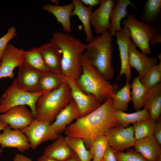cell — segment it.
<instances>
[{
    "mask_svg": "<svg viewBox=\"0 0 161 161\" xmlns=\"http://www.w3.org/2000/svg\"><path fill=\"white\" fill-rule=\"evenodd\" d=\"M153 136L158 143L161 145V118L156 122L154 131Z\"/></svg>",
    "mask_w": 161,
    "mask_h": 161,
    "instance_id": "obj_39",
    "label": "cell"
},
{
    "mask_svg": "<svg viewBox=\"0 0 161 161\" xmlns=\"http://www.w3.org/2000/svg\"><path fill=\"white\" fill-rule=\"evenodd\" d=\"M82 72L75 82L78 87L87 94L95 96L101 103L109 98L113 99L119 87L104 79L84 58L80 59Z\"/></svg>",
    "mask_w": 161,
    "mask_h": 161,
    "instance_id": "obj_4",
    "label": "cell"
},
{
    "mask_svg": "<svg viewBox=\"0 0 161 161\" xmlns=\"http://www.w3.org/2000/svg\"><path fill=\"white\" fill-rule=\"evenodd\" d=\"M92 161H100L97 160L95 159H93Z\"/></svg>",
    "mask_w": 161,
    "mask_h": 161,
    "instance_id": "obj_46",
    "label": "cell"
},
{
    "mask_svg": "<svg viewBox=\"0 0 161 161\" xmlns=\"http://www.w3.org/2000/svg\"><path fill=\"white\" fill-rule=\"evenodd\" d=\"M65 139L69 146L80 161H91L93 159V155L92 151L86 148L82 139L69 136H66Z\"/></svg>",
    "mask_w": 161,
    "mask_h": 161,
    "instance_id": "obj_29",
    "label": "cell"
},
{
    "mask_svg": "<svg viewBox=\"0 0 161 161\" xmlns=\"http://www.w3.org/2000/svg\"><path fill=\"white\" fill-rule=\"evenodd\" d=\"M50 41L57 44L61 50V73L66 78L75 81L82 72L80 59L86 44L65 32H55Z\"/></svg>",
    "mask_w": 161,
    "mask_h": 161,
    "instance_id": "obj_2",
    "label": "cell"
},
{
    "mask_svg": "<svg viewBox=\"0 0 161 161\" xmlns=\"http://www.w3.org/2000/svg\"><path fill=\"white\" fill-rule=\"evenodd\" d=\"M1 59L0 58V66L1 64Z\"/></svg>",
    "mask_w": 161,
    "mask_h": 161,
    "instance_id": "obj_47",
    "label": "cell"
},
{
    "mask_svg": "<svg viewBox=\"0 0 161 161\" xmlns=\"http://www.w3.org/2000/svg\"><path fill=\"white\" fill-rule=\"evenodd\" d=\"M16 27H12L8 30L6 33L0 38V58L1 59L4 52L9 41L17 35Z\"/></svg>",
    "mask_w": 161,
    "mask_h": 161,
    "instance_id": "obj_37",
    "label": "cell"
},
{
    "mask_svg": "<svg viewBox=\"0 0 161 161\" xmlns=\"http://www.w3.org/2000/svg\"><path fill=\"white\" fill-rule=\"evenodd\" d=\"M161 9V0H147L140 15V21L150 25L156 21Z\"/></svg>",
    "mask_w": 161,
    "mask_h": 161,
    "instance_id": "obj_31",
    "label": "cell"
},
{
    "mask_svg": "<svg viewBox=\"0 0 161 161\" xmlns=\"http://www.w3.org/2000/svg\"><path fill=\"white\" fill-rule=\"evenodd\" d=\"M66 77L61 73L50 72L41 74L40 91L49 92L59 87Z\"/></svg>",
    "mask_w": 161,
    "mask_h": 161,
    "instance_id": "obj_30",
    "label": "cell"
},
{
    "mask_svg": "<svg viewBox=\"0 0 161 161\" xmlns=\"http://www.w3.org/2000/svg\"><path fill=\"white\" fill-rule=\"evenodd\" d=\"M129 6L137 9L130 0H117V4L112 10L110 17L111 27L109 31L112 37L115 35L117 32L122 29L120 21L128 14L127 8Z\"/></svg>",
    "mask_w": 161,
    "mask_h": 161,
    "instance_id": "obj_25",
    "label": "cell"
},
{
    "mask_svg": "<svg viewBox=\"0 0 161 161\" xmlns=\"http://www.w3.org/2000/svg\"><path fill=\"white\" fill-rule=\"evenodd\" d=\"M123 27L130 31L132 43L141 50V52L148 55L151 53L150 43L155 37L160 29L146 24L137 20L135 16L128 14L126 19L122 21Z\"/></svg>",
    "mask_w": 161,
    "mask_h": 161,
    "instance_id": "obj_7",
    "label": "cell"
},
{
    "mask_svg": "<svg viewBox=\"0 0 161 161\" xmlns=\"http://www.w3.org/2000/svg\"><path fill=\"white\" fill-rule=\"evenodd\" d=\"M65 81L70 87L72 98L79 110L81 117L90 113L101 105V103L95 96L86 94L82 91L75 81L66 78Z\"/></svg>",
    "mask_w": 161,
    "mask_h": 161,
    "instance_id": "obj_13",
    "label": "cell"
},
{
    "mask_svg": "<svg viewBox=\"0 0 161 161\" xmlns=\"http://www.w3.org/2000/svg\"><path fill=\"white\" fill-rule=\"evenodd\" d=\"M52 1L54 3H55V5H58V3H59V1L58 0H54V1Z\"/></svg>",
    "mask_w": 161,
    "mask_h": 161,
    "instance_id": "obj_45",
    "label": "cell"
},
{
    "mask_svg": "<svg viewBox=\"0 0 161 161\" xmlns=\"http://www.w3.org/2000/svg\"><path fill=\"white\" fill-rule=\"evenodd\" d=\"M24 64L40 74L53 72L49 70L46 66L39 47H35L25 51Z\"/></svg>",
    "mask_w": 161,
    "mask_h": 161,
    "instance_id": "obj_26",
    "label": "cell"
},
{
    "mask_svg": "<svg viewBox=\"0 0 161 161\" xmlns=\"http://www.w3.org/2000/svg\"><path fill=\"white\" fill-rule=\"evenodd\" d=\"M0 151L5 148H16L24 152L31 148L27 136L20 130L14 129L9 126L0 134Z\"/></svg>",
    "mask_w": 161,
    "mask_h": 161,
    "instance_id": "obj_15",
    "label": "cell"
},
{
    "mask_svg": "<svg viewBox=\"0 0 161 161\" xmlns=\"http://www.w3.org/2000/svg\"><path fill=\"white\" fill-rule=\"evenodd\" d=\"M131 86L130 82L126 80L124 86L116 93L113 99V105L115 110L123 112L127 111L129 104L131 100Z\"/></svg>",
    "mask_w": 161,
    "mask_h": 161,
    "instance_id": "obj_32",
    "label": "cell"
},
{
    "mask_svg": "<svg viewBox=\"0 0 161 161\" xmlns=\"http://www.w3.org/2000/svg\"><path fill=\"white\" fill-rule=\"evenodd\" d=\"M115 111L112 98L108 99L96 110L68 125L64 133L66 136L82 139L86 147L89 150L91 143L95 138L105 135L109 129L118 125Z\"/></svg>",
    "mask_w": 161,
    "mask_h": 161,
    "instance_id": "obj_1",
    "label": "cell"
},
{
    "mask_svg": "<svg viewBox=\"0 0 161 161\" xmlns=\"http://www.w3.org/2000/svg\"><path fill=\"white\" fill-rule=\"evenodd\" d=\"M25 51L24 49L18 48L12 44H8L1 59L0 79L6 78H14V69L24 64Z\"/></svg>",
    "mask_w": 161,
    "mask_h": 161,
    "instance_id": "obj_10",
    "label": "cell"
},
{
    "mask_svg": "<svg viewBox=\"0 0 161 161\" xmlns=\"http://www.w3.org/2000/svg\"><path fill=\"white\" fill-rule=\"evenodd\" d=\"M37 161H58L50 157L43 154L39 157Z\"/></svg>",
    "mask_w": 161,
    "mask_h": 161,
    "instance_id": "obj_42",
    "label": "cell"
},
{
    "mask_svg": "<svg viewBox=\"0 0 161 161\" xmlns=\"http://www.w3.org/2000/svg\"><path fill=\"white\" fill-rule=\"evenodd\" d=\"M41 74L24 64L18 67L16 78L18 86L21 89L30 92H36L40 90Z\"/></svg>",
    "mask_w": 161,
    "mask_h": 161,
    "instance_id": "obj_17",
    "label": "cell"
},
{
    "mask_svg": "<svg viewBox=\"0 0 161 161\" xmlns=\"http://www.w3.org/2000/svg\"><path fill=\"white\" fill-rule=\"evenodd\" d=\"M153 135L135 141V150L148 161H161V147Z\"/></svg>",
    "mask_w": 161,
    "mask_h": 161,
    "instance_id": "obj_20",
    "label": "cell"
},
{
    "mask_svg": "<svg viewBox=\"0 0 161 161\" xmlns=\"http://www.w3.org/2000/svg\"><path fill=\"white\" fill-rule=\"evenodd\" d=\"M156 123L149 118L134 123L132 127L135 141L153 135Z\"/></svg>",
    "mask_w": 161,
    "mask_h": 161,
    "instance_id": "obj_33",
    "label": "cell"
},
{
    "mask_svg": "<svg viewBox=\"0 0 161 161\" xmlns=\"http://www.w3.org/2000/svg\"><path fill=\"white\" fill-rule=\"evenodd\" d=\"M128 58L130 66L137 71L140 79L149 69L159 63L157 57H149L147 55L140 52L131 41L129 47Z\"/></svg>",
    "mask_w": 161,
    "mask_h": 161,
    "instance_id": "obj_16",
    "label": "cell"
},
{
    "mask_svg": "<svg viewBox=\"0 0 161 161\" xmlns=\"http://www.w3.org/2000/svg\"><path fill=\"white\" fill-rule=\"evenodd\" d=\"M39 48L47 68L52 72L61 73L62 53L58 46L50 41L41 45Z\"/></svg>",
    "mask_w": 161,
    "mask_h": 161,
    "instance_id": "obj_18",
    "label": "cell"
},
{
    "mask_svg": "<svg viewBox=\"0 0 161 161\" xmlns=\"http://www.w3.org/2000/svg\"><path fill=\"white\" fill-rule=\"evenodd\" d=\"M100 2L99 7L92 11L91 18V26L98 35L110 29V16L117 4V0H100Z\"/></svg>",
    "mask_w": 161,
    "mask_h": 161,
    "instance_id": "obj_12",
    "label": "cell"
},
{
    "mask_svg": "<svg viewBox=\"0 0 161 161\" xmlns=\"http://www.w3.org/2000/svg\"><path fill=\"white\" fill-rule=\"evenodd\" d=\"M72 1L74 7L72 13V16H76L82 23L86 36V41L89 42L94 38L91 24V18L93 7L85 6L80 0H72Z\"/></svg>",
    "mask_w": 161,
    "mask_h": 161,
    "instance_id": "obj_24",
    "label": "cell"
},
{
    "mask_svg": "<svg viewBox=\"0 0 161 161\" xmlns=\"http://www.w3.org/2000/svg\"><path fill=\"white\" fill-rule=\"evenodd\" d=\"M159 63L149 69L140 80L146 89L148 90L161 80V54L158 55Z\"/></svg>",
    "mask_w": 161,
    "mask_h": 161,
    "instance_id": "obj_34",
    "label": "cell"
},
{
    "mask_svg": "<svg viewBox=\"0 0 161 161\" xmlns=\"http://www.w3.org/2000/svg\"><path fill=\"white\" fill-rule=\"evenodd\" d=\"M105 135L109 147L115 153L134 146L135 142L132 126L125 128L117 125L109 129Z\"/></svg>",
    "mask_w": 161,
    "mask_h": 161,
    "instance_id": "obj_9",
    "label": "cell"
},
{
    "mask_svg": "<svg viewBox=\"0 0 161 161\" xmlns=\"http://www.w3.org/2000/svg\"><path fill=\"white\" fill-rule=\"evenodd\" d=\"M35 118L31 110L25 105L13 107L0 114V120L12 129L21 130L28 126Z\"/></svg>",
    "mask_w": 161,
    "mask_h": 161,
    "instance_id": "obj_11",
    "label": "cell"
},
{
    "mask_svg": "<svg viewBox=\"0 0 161 161\" xmlns=\"http://www.w3.org/2000/svg\"><path fill=\"white\" fill-rule=\"evenodd\" d=\"M144 108L148 112L150 118L155 121L161 117V83L148 90Z\"/></svg>",
    "mask_w": 161,
    "mask_h": 161,
    "instance_id": "obj_22",
    "label": "cell"
},
{
    "mask_svg": "<svg viewBox=\"0 0 161 161\" xmlns=\"http://www.w3.org/2000/svg\"><path fill=\"white\" fill-rule=\"evenodd\" d=\"M112 37L109 31L98 35L86 44L83 55L85 60L106 80L112 79L114 69L112 66Z\"/></svg>",
    "mask_w": 161,
    "mask_h": 161,
    "instance_id": "obj_3",
    "label": "cell"
},
{
    "mask_svg": "<svg viewBox=\"0 0 161 161\" xmlns=\"http://www.w3.org/2000/svg\"><path fill=\"white\" fill-rule=\"evenodd\" d=\"M101 161H118L115 153L109 147L107 149Z\"/></svg>",
    "mask_w": 161,
    "mask_h": 161,
    "instance_id": "obj_38",
    "label": "cell"
},
{
    "mask_svg": "<svg viewBox=\"0 0 161 161\" xmlns=\"http://www.w3.org/2000/svg\"><path fill=\"white\" fill-rule=\"evenodd\" d=\"M109 147L108 141L105 135H99L95 138L91 142L89 148L93 154V159L101 161Z\"/></svg>",
    "mask_w": 161,
    "mask_h": 161,
    "instance_id": "obj_35",
    "label": "cell"
},
{
    "mask_svg": "<svg viewBox=\"0 0 161 161\" xmlns=\"http://www.w3.org/2000/svg\"><path fill=\"white\" fill-rule=\"evenodd\" d=\"M20 130L28 138L32 149L44 142L55 140L59 134L54 130L51 124L36 118L28 126Z\"/></svg>",
    "mask_w": 161,
    "mask_h": 161,
    "instance_id": "obj_8",
    "label": "cell"
},
{
    "mask_svg": "<svg viewBox=\"0 0 161 161\" xmlns=\"http://www.w3.org/2000/svg\"><path fill=\"white\" fill-rule=\"evenodd\" d=\"M118 161H148L135 150L130 149L126 152L115 153Z\"/></svg>",
    "mask_w": 161,
    "mask_h": 161,
    "instance_id": "obj_36",
    "label": "cell"
},
{
    "mask_svg": "<svg viewBox=\"0 0 161 161\" xmlns=\"http://www.w3.org/2000/svg\"><path fill=\"white\" fill-rule=\"evenodd\" d=\"M49 92L41 91L30 92L24 91L18 86L15 78L0 97V114L5 113L14 106H27L36 118L35 106L39 97Z\"/></svg>",
    "mask_w": 161,
    "mask_h": 161,
    "instance_id": "obj_6",
    "label": "cell"
},
{
    "mask_svg": "<svg viewBox=\"0 0 161 161\" xmlns=\"http://www.w3.org/2000/svg\"><path fill=\"white\" fill-rule=\"evenodd\" d=\"M13 161H33L31 159L22 154H16Z\"/></svg>",
    "mask_w": 161,
    "mask_h": 161,
    "instance_id": "obj_40",
    "label": "cell"
},
{
    "mask_svg": "<svg viewBox=\"0 0 161 161\" xmlns=\"http://www.w3.org/2000/svg\"><path fill=\"white\" fill-rule=\"evenodd\" d=\"M9 126L8 124L0 120V131L3 130Z\"/></svg>",
    "mask_w": 161,
    "mask_h": 161,
    "instance_id": "obj_44",
    "label": "cell"
},
{
    "mask_svg": "<svg viewBox=\"0 0 161 161\" xmlns=\"http://www.w3.org/2000/svg\"><path fill=\"white\" fill-rule=\"evenodd\" d=\"M80 117L79 110L72 99L60 112L51 125L54 130L58 134H60L64 131L69 124L73 120Z\"/></svg>",
    "mask_w": 161,
    "mask_h": 161,
    "instance_id": "obj_19",
    "label": "cell"
},
{
    "mask_svg": "<svg viewBox=\"0 0 161 161\" xmlns=\"http://www.w3.org/2000/svg\"><path fill=\"white\" fill-rule=\"evenodd\" d=\"M114 116L118 125L125 128L128 127L131 123L150 118L149 113L145 108L130 113L115 110Z\"/></svg>",
    "mask_w": 161,
    "mask_h": 161,
    "instance_id": "obj_28",
    "label": "cell"
},
{
    "mask_svg": "<svg viewBox=\"0 0 161 161\" xmlns=\"http://www.w3.org/2000/svg\"><path fill=\"white\" fill-rule=\"evenodd\" d=\"M131 86V100L134 109L138 111L145 106L148 90L138 76L133 79Z\"/></svg>",
    "mask_w": 161,
    "mask_h": 161,
    "instance_id": "obj_27",
    "label": "cell"
},
{
    "mask_svg": "<svg viewBox=\"0 0 161 161\" xmlns=\"http://www.w3.org/2000/svg\"><path fill=\"white\" fill-rule=\"evenodd\" d=\"M116 43L118 46L120 60V69L117 80L123 75L126 78V80L130 82L132 77L131 67L129 62L128 53L129 44L131 41L129 30L123 27L116 32L115 35Z\"/></svg>",
    "mask_w": 161,
    "mask_h": 161,
    "instance_id": "obj_14",
    "label": "cell"
},
{
    "mask_svg": "<svg viewBox=\"0 0 161 161\" xmlns=\"http://www.w3.org/2000/svg\"><path fill=\"white\" fill-rule=\"evenodd\" d=\"M74 7L72 2L63 6L48 4L43 7V9L52 14L62 25L64 32L69 34L72 31L70 18Z\"/></svg>",
    "mask_w": 161,
    "mask_h": 161,
    "instance_id": "obj_21",
    "label": "cell"
},
{
    "mask_svg": "<svg viewBox=\"0 0 161 161\" xmlns=\"http://www.w3.org/2000/svg\"><path fill=\"white\" fill-rule=\"evenodd\" d=\"M82 2L86 5L93 7L100 4V0H81Z\"/></svg>",
    "mask_w": 161,
    "mask_h": 161,
    "instance_id": "obj_41",
    "label": "cell"
},
{
    "mask_svg": "<svg viewBox=\"0 0 161 161\" xmlns=\"http://www.w3.org/2000/svg\"><path fill=\"white\" fill-rule=\"evenodd\" d=\"M73 152L66 143L65 137L59 134L52 143L46 147L43 154L58 161H64L71 156Z\"/></svg>",
    "mask_w": 161,
    "mask_h": 161,
    "instance_id": "obj_23",
    "label": "cell"
},
{
    "mask_svg": "<svg viewBox=\"0 0 161 161\" xmlns=\"http://www.w3.org/2000/svg\"><path fill=\"white\" fill-rule=\"evenodd\" d=\"M64 161H80L76 154L73 151L72 154Z\"/></svg>",
    "mask_w": 161,
    "mask_h": 161,
    "instance_id": "obj_43",
    "label": "cell"
},
{
    "mask_svg": "<svg viewBox=\"0 0 161 161\" xmlns=\"http://www.w3.org/2000/svg\"><path fill=\"white\" fill-rule=\"evenodd\" d=\"M72 99L70 87L65 81L57 88L39 97L35 106L36 118L51 124Z\"/></svg>",
    "mask_w": 161,
    "mask_h": 161,
    "instance_id": "obj_5",
    "label": "cell"
}]
</instances>
